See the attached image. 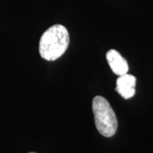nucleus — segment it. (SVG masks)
Here are the masks:
<instances>
[{
  "label": "nucleus",
  "mask_w": 153,
  "mask_h": 153,
  "mask_svg": "<svg viewBox=\"0 0 153 153\" xmlns=\"http://www.w3.org/2000/svg\"><path fill=\"white\" fill-rule=\"evenodd\" d=\"M70 43L69 33L64 26L56 24L47 29L39 42V53L44 60L59 59L66 51Z\"/></svg>",
  "instance_id": "obj_1"
},
{
  "label": "nucleus",
  "mask_w": 153,
  "mask_h": 153,
  "mask_svg": "<svg viewBox=\"0 0 153 153\" xmlns=\"http://www.w3.org/2000/svg\"><path fill=\"white\" fill-rule=\"evenodd\" d=\"M92 107L99 133L105 137L113 136L117 129V119L107 100L102 96H95Z\"/></svg>",
  "instance_id": "obj_2"
},
{
  "label": "nucleus",
  "mask_w": 153,
  "mask_h": 153,
  "mask_svg": "<svg viewBox=\"0 0 153 153\" xmlns=\"http://www.w3.org/2000/svg\"><path fill=\"white\" fill-rule=\"evenodd\" d=\"M136 77L130 74H124L119 76L117 80L116 90L123 98L130 99L135 94Z\"/></svg>",
  "instance_id": "obj_3"
},
{
  "label": "nucleus",
  "mask_w": 153,
  "mask_h": 153,
  "mask_svg": "<svg viewBox=\"0 0 153 153\" xmlns=\"http://www.w3.org/2000/svg\"><path fill=\"white\" fill-rule=\"evenodd\" d=\"M106 60L111 69L117 76H123L128 71V61L115 49H110L106 53Z\"/></svg>",
  "instance_id": "obj_4"
},
{
  "label": "nucleus",
  "mask_w": 153,
  "mask_h": 153,
  "mask_svg": "<svg viewBox=\"0 0 153 153\" xmlns=\"http://www.w3.org/2000/svg\"><path fill=\"white\" fill-rule=\"evenodd\" d=\"M29 153H35V152H29Z\"/></svg>",
  "instance_id": "obj_5"
}]
</instances>
